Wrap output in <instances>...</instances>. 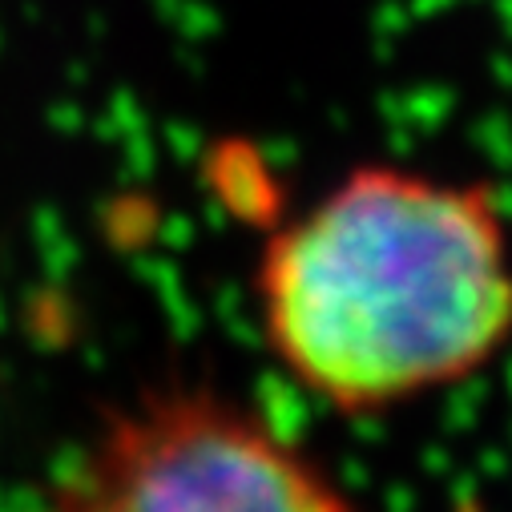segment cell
Instances as JSON below:
<instances>
[{
	"mask_svg": "<svg viewBox=\"0 0 512 512\" xmlns=\"http://www.w3.org/2000/svg\"><path fill=\"white\" fill-rule=\"evenodd\" d=\"M45 512H359V504L254 408L210 388H158L101 420L57 476Z\"/></svg>",
	"mask_w": 512,
	"mask_h": 512,
	"instance_id": "7a4b0ae2",
	"label": "cell"
},
{
	"mask_svg": "<svg viewBox=\"0 0 512 512\" xmlns=\"http://www.w3.org/2000/svg\"><path fill=\"white\" fill-rule=\"evenodd\" d=\"M254 303L307 396L388 416L512 343V226L484 182L367 162L263 242Z\"/></svg>",
	"mask_w": 512,
	"mask_h": 512,
	"instance_id": "6da1fadb",
	"label": "cell"
}]
</instances>
